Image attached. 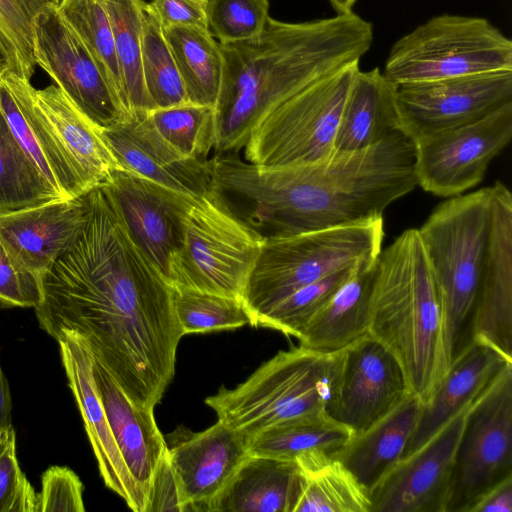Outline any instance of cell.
I'll use <instances>...</instances> for the list:
<instances>
[{
    "label": "cell",
    "mask_w": 512,
    "mask_h": 512,
    "mask_svg": "<svg viewBox=\"0 0 512 512\" xmlns=\"http://www.w3.org/2000/svg\"><path fill=\"white\" fill-rule=\"evenodd\" d=\"M89 194L87 223L41 278L36 317L56 340L81 337L136 404L154 409L183 336L174 289L131 237L106 184Z\"/></svg>",
    "instance_id": "6da1fadb"
},
{
    "label": "cell",
    "mask_w": 512,
    "mask_h": 512,
    "mask_svg": "<svg viewBox=\"0 0 512 512\" xmlns=\"http://www.w3.org/2000/svg\"><path fill=\"white\" fill-rule=\"evenodd\" d=\"M415 146L397 131L363 150L310 164L261 168L236 153L209 159L210 190L260 239L286 237L383 218L417 185Z\"/></svg>",
    "instance_id": "7a4b0ae2"
},
{
    "label": "cell",
    "mask_w": 512,
    "mask_h": 512,
    "mask_svg": "<svg viewBox=\"0 0 512 512\" xmlns=\"http://www.w3.org/2000/svg\"><path fill=\"white\" fill-rule=\"evenodd\" d=\"M373 26L358 14L305 22L269 18L251 40L220 44L223 69L215 109L216 154L244 148L271 110L369 51Z\"/></svg>",
    "instance_id": "3957f363"
},
{
    "label": "cell",
    "mask_w": 512,
    "mask_h": 512,
    "mask_svg": "<svg viewBox=\"0 0 512 512\" xmlns=\"http://www.w3.org/2000/svg\"><path fill=\"white\" fill-rule=\"evenodd\" d=\"M367 334L394 356L409 392L425 402L455 348L443 294L416 228L405 230L377 257Z\"/></svg>",
    "instance_id": "277c9868"
},
{
    "label": "cell",
    "mask_w": 512,
    "mask_h": 512,
    "mask_svg": "<svg viewBox=\"0 0 512 512\" xmlns=\"http://www.w3.org/2000/svg\"><path fill=\"white\" fill-rule=\"evenodd\" d=\"M344 349L321 352L299 345L280 351L234 389L222 387L205 403L218 420L249 437L305 416L328 414Z\"/></svg>",
    "instance_id": "5b68a950"
},
{
    "label": "cell",
    "mask_w": 512,
    "mask_h": 512,
    "mask_svg": "<svg viewBox=\"0 0 512 512\" xmlns=\"http://www.w3.org/2000/svg\"><path fill=\"white\" fill-rule=\"evenodd\" d=\"M384 235L381 218L263 240L242 296L251 325L300 287L376 258Z\"/></svg>",
    "instance_id": "8992f818"
},
{
    "label": "cell",
    "mask_w": 512,
    "mask_h": 512,
    "mask_svg": "<svg viewBox=\"0 0 512 512\" xmlns=\"http://www.w3.org/2000/svg\"><path fill=\"white\" fill-rule=\"evenodd\" d=\"M492 187L440 203L418 228L442 291L455 352L471 319L488 244Z\"/></svg>",
    "instance_id": "52a82bcc"
},
{
    "label": "cell",
    "mask_w": 512,
    "mask_h": 512,
    "mask_svg": "<svg viewBox=\"0 0 512 512\" xmlns=\"http://www.w3.org/2000/svg\"><path fill=\"white\" fill-rule=\"evenodd\" d=\"M512 71V41L489 20L434 16L391 47L383 74L395 86Z\"/></svg>",
    "instance_id": "ba28073f"
},
{
    "label": "cell",
    "mask_w": 512,
    "mask_h": 512,
    "mask_svg": "<svg viewBox=\"0 0 512 512\" xmlns=\"http://www.w3.org/2000/svg\"><path fill=\"white\" fill-rule=\"evenodd\" d=\"M359 69V62L351 63L271 110L254 127L244 146L246 161L261 168H283L330 156Z\"/></svg>",
    "instance_id": "9c48e42d"
},
{
    "label": "cell",
    "mask_w": 512,
    "mask_h": 512,
    "mask_svg": "<svg viewBox=\"0 0 512 512\" xmlns=\"http://www.w3.org/2000/svg\"><path fill=\"white\" fill-rule=\"evenodd\" d=\"M262 242L209 189L186 217L167 281L173 287L242 298Z\"/></svg>",
    "instance_id": "30bf717a"
},
{
    "label": "cell",
    "mask_w": 512,
    "mask_h": 512,
    "mask_svg": "<svg viewBox=\"0 0 512 512\" xmlns=\"http://www.w3.org/2000/svg\"><path fill=\"white\" fill-rule=\"evenodd\" d=\"M512 476V363L477 398L463 432L446 512H465L483 491Z\"/></svg>",
    "instance_id": "8fae6325"
},
{
    "label": "cell",
    "mask_w": 512,
    "mask_h": 512,
    "mask_svg": "<svg viewBox=\"0 0 512 512\" xmlns=\"http://www.w3.org/2000/svg\"><path fill=\"white\" fill-rule=\"evenodd\" d=\"M33 53L36 65L97 128H111L130 116L56 3L46 1L35 16Z\"/></svg>",
    "instance_id": "7c38bea8"
},
{
    "label": "cell",
    "mask_w": 512,
    "mask_h": 512,
    "mask_svg": "<svg viewBox=\"0 0 512 512\" xmlns=\"http://www.w3.org/2000/svg\"><path fill=\"white\" fill-rule=\"evenodd\" d=\"M512 138V102L474 122L414 143L415 176L423 190L452 197L482 181L491 161Z\"/></svg>",
    "instance_id": "4fadbf2b"
},
{
    "label": "cell",
    "mask_w": 512,
    "mask_h": 512,
    "mask_svg": "<svg viewBox=\"0 0 512 512\" xmlns=\"http://www.w3.org/2000/svg\"><path fill=\"white\" fill-rule=\"evenodd\" d=\"M400 130L413 142L479 120L512 102V71L396 86Z\"/></svg>",
    "instance_id": "5bb4252c"
},
{
    "label": "cell",
    "mask_w": 512,
    "mask_h": 512,
    "mask_svg": "<svg viewBox=\"0 0 512 512\" xmlns=\"http://www.w3.org/2000/svg\"><path fill=\"white\" fill-rule=\"evenodd\" d=\"M476 400L384 474L370 491L371 512H446L458 447Z\"/></svg>",
    "instance_id": "9a60e30c"
},
{
    "label": "cell",
    "mask_w": 512,
    "mask_h": 512,
    "mask_svg": "<svg viewBox=\"0 0 512 512\" xmlns=\"http://www.w3.org/2000/svg\"><path fill=\"white\" fill-rule=\"evenodd\" d=\"M138 247L167 280L179 249L186 217L199 197L177 191L123 169L104 181Z\"/></svg>",
    "instance_id": "2e32d148"
},
{
    "label": "cell",
    "mask_w": 512,
    "mask_h": 512,
    "mask_svg": "<svg viewBox=\"0 0 512 512\" xmlns=\"http://www.w3.org/2000/svg\"><path fill=\"white\" fill-rule=\"evenodd\" d=\"M409 393L394 356L367 334L344 348L341 373L328 415L358 434Z\"/></svg>",
    "instance_id": "e0dca14e"
},
{
    "label": "cell",
    "mask_w": 512,
    "mask_h": 512,
    "mask_svg": "<svg viewBox=\"0 0 512 512\" xmlns=\"http://www.w3.org/2000/svg\"><path fill=\"white\" fill-rule=\"evenodd\" d=\"M490 230L476 302L471 338L512 358V194L492 186Z\"/></svg>",
    "instance_id": "ac0fdd59"
},
{
    "label": "cell",
    "mask_w": 512,
    "mask_h": 512,
    "mask_svg": "<svg viewBox=\"0 0 512 512\" xmlns=\"http://www.w3.org/2000/svg\"><path fill=\"white\" fill-rule=\"evenodd\" d=\"M166 441L183 511H203L247 457L249 436L218 420L201 432L175 431Z\"/></svg>",
    "instance_id": "d6986e66"
},
{
    "label": "cell",
    "mask_w": 512,
    "mask_h": 512,
    "mask_svg": "<svg viewBox=\"0 0 512 512\" xmlns=\"http://www.w3.org/2000/svg\"><path fill=\"white\" fill-rule=\"evenodd\" d=\"M91 210L89 191L69 199L0 214V241L14 261L41 283L76 241Z\"/></svg>",
    "instance_id": "ffe728a7"
},
{
    "label": "cell",
    "mask_w": 512,
    "mask_h": 512,
    "mask_svg": "<svg viewBox=\"0 0 512 512\" xmlns=\"http://www.w3.org/2000/svg\"><path fill=\"white\" fill-rule=\"evenodd\" d=\"M68 385L75 398L105 485L134 512H146L147 499L130 475L117 447L92 373L91 353L77 334L57 339Z\"/></svg>",
    "instance_id": "44dd1931"
},
{
    "label": "cell",
    "mask_w": 512,
    "mask_h": 512,
    "mask_svg": "<svg viewBox=\"0 0 512 512\" xmlns=\"http://www.w3.org/2000/svg\"><path fill=\"white\" fill-rule=\"evenodd\" d=\"M146 113L130 114L123 122L100 129L120 169L194 197L207 193L209 160L179 157L159 137Z\"/></svg>",
    "instance_id": "7402d4cb"
},
{
    "label": "cell",
    "mask_w": 512,
    "mask_h": 512,
    "mask_svg": "<svg viewBox=\"0 0 512 512\" xmlns=\"http://www.w3.org/2000/svg\"><path fill=\"white\" fill-rule=\"evenodd\" d=\"M91 357L93 378L113 437L130 475L148 503L155 471L167 450L154 409L136 404L105 364L92 353Z\"/></svg>",
    "instance_id": "603a6c76"
},
{
    "label": "cell",
    "mask_w": 512,
    "mask_h": 512,
    "mask_svg": "<svg viewBox=\"0 0 512 512\" xmlns=\"http://www.w3.org/2000/svg\"><path fill=\"white\" fill-rule=\"evenodd\" d=\"M29 80L5 71L0 76V110L23 150L65 198L87 192L57 144L34 98Z\"/></svg>",
    "instance_id": "cb8c5ba5"
},
{
    "label": "cell",
    "mask_w": 512,
    "mask_h": 512,
    "mask_svg": "<svg viewBox=\"0 0 512 512\" xmlns=\"http://www.w3.org/2000/svg\"><path fill=\"white\" fill-rule=\"evenodd\" d=\"M509 363H512V358L495 347L470 338L456 351L447 371L423 402L407 454L425 443L463 407L478 398Z\"/></svg>",
    "instance_id": "d4e9b609"
},
{
    "label": "cell",
    "mask_w": 512,
    "mask_h": 512,
    "mask_svg": "<svg viewBox=\"0 0 512 512\" xmlns=\"http://www.w3.org/2000/svg\"><path fill=\"white\" fill-rule=\"evenodd\" d=\"M36 104L57 144L84 188L89 191L120 169L100 129L57 86L35 89Z\"/></svg>",
    "instance_id": "484cf974"
},
{
    "label": "cell",
    "mask_w": 512,
    "mask_h": 512,
    "mask_svg": "<svg viewBox=\"0 0 512 512\" xmlns=\"http://www.w3.org/2000/svg\"><path fill=\"white\" fill-rule=\"evenodd\" d=\"M423 402L409 393L391 411L331 455L368 489L406 454L415 434Z\"/></svg>",
    "instance_id": "4316f807"
},
{
    "label": "cell",
    "mask_w": 512,
    "mask_h": 512,
    "mask_svg": "<svg viewBox=\"0 0 512 512\" xmlns=\"http://www.w3.org/2000/svg\"><path fill=\"white\" fill-rule=\"evenodd\" d=\"M299 489L300 474L294 461L248 454L203 511L293 512Z\"/></svg>",
    "instance_id": "83f0119b"
},
{
    "label": "cell",
    "mask_w": 512,
    "mask_h": 512,
    "mask_svg": "<svg viewBox=\"0 0 512 512\" xmlns=\"http://www.w3.org/2000/svg\"><path fill=\"white\" fill-rule=\"evenodd\" d=\"M377 257L355 265L349 277L306 323L297 337L301 346L334 352L367 335Z\"/></svg>",
    "instance_id": "f1b7e54d"
},
{
    "label": "cell",
    "mask_w": 512,
    "mask_h": 512,
    "mask_svg": "<svg viewBox=\"0 0 512 512\" xmlns=\"http://www.w3.org/2000/svg\"><path fill=\"white\" fill-rule=\"evenodd\" d=\"M397 131L401 130L396 86L378 67L359 69L342 111L335 151L363 150Z\"/></svg>",
    "instance_id": "f546056e"
},
{
    "label": "cell",
    "mask_w": 512,
    "mask_h": 512,
    "mask_svg": "<svg viewBox=\"0 0 512 512\" xmlns=\"http://www.w3.org/2000/svg\"><path fill=\"white\" fill-rule=\"evenodd\" d=\"M294 462L300 489L293 512H371L368 489L335 456L315 449Z\"/></svg>",
    "instance_id": "4dcf8cb0"
},
{
    "label": "cell",
    "mask_w": 512,
    "mask_h": 512,
    "mask_svg": "<svg viewBox=\"0 0 512 512\" xmlns=\"http://www.w3.org/2000/svg\"><path fill=\"white\" fill-rule=\"evenodd\" d=\"M188 102L215 107L222 78L220 44L208 29L175 26L163 29Z\"/></svg>",
    "instance_id": "1f68e13d"
},
{
    "label": "cell",
    "mask_w": 512,
    "mask_h": 512,
    "mask_svg": "<svg viewBox=\"0 0 512 512\" xmlns=\"http://www.w3.org/2000/svg\"><path fill=\"white\" fill-rule=\"evenodd\" d=\"M353 435L349 428L326 413L305 416L249 437L248 453L294 461L301 454L315 449L332 454Z\"/></svg>",
    "instance_id": "d6a6232c"
},
{
    "label": "cell",
    "mask_w": 512,
    "mask_h": 512,
    "mask_svg": "<svg viewBox=\"0 0 512 512\" xmlns=\"http://www.w3.org/2000/svg\"><path fill=\"white\" fill-rule=\"evenodd\" d=\"M107 11L119 67L123 101L130 114L154 109L141 68L143 0H102Z\"/></svg>",
    "instance_id": "836d02e7"
},
{
    "label": "cell",
    "mask_w": 512,
    "mask_h": 512,
    "mask_svg": "<svg viewBox=\"0 0 512 512\" xmlns=\"http://www.w3.org/2000/svg\"><path fill=\"white\" fill-rule=\"evenodd\" d=\"M67 199L39 171L0 110V214Z\"/></svg>",
    "instance_id": "e575fe53"
},
{
    "label": "cell",
    "mask_w": 512,
    "mask_h": 512,
    "mask_svg": "<svg viewBox=\"0 0 512 512\" xmlns=\"http://www.w3.org/2000/svg\"><path fill=\"white\" fill-rule=\"evenodd\" d=\"M146 115L159 137L179 157L207 160V155L214 149V107L188 102L156 108Z\"/></svg>",
    "instance_id": "d590c367"
},
{
    "label": "cell",
    "mask_w": 512,
    "mask_h": 512,
    "mask_svg": "<svg viewBox=\"0 0 512 512\" xmlns=\"http://www.w3.org/2000/svg\"><path fill=\"white\" fill-rule=\"evenodd\" d=\"M141 68L146 93L154 109L188 103L163 28L146 2L142 19Z\"/></svg>",
    "instance_id": "8d00e7d4"
},
{
    "label": "cell",
    "mask_w": 512,
    "mask_h": 512,
    "mask_svg": "<svg viewBox=\"0 0 512 512\" xmlns=\"http://www.w3.org/2000/svg\"><path fill=\"white\" fill-rule=\"evenodd\" d=\"M57 7L124 105L111 24L102 0H60Z\"/></svg>",
    "instance_id": "74e56055"
},
{
    "label": "cell",
    "mask_w": 512,
    "mask_h": 512,
    "mask_svg": "<svg viewBox=\"0 0 512 512\" xmlns=\"http://www.w3.org/2000/svg\"><path fill=\"white\" fill-rule=\"evenodd\" d=\"M174 309L182 335L233 330L252 324L242 298L173 287Z\"/></svg>",
    "instance_id": "f35d334b"
},
{
    "label": "cell",
    "mask_w": 512,
    "mask_h": 512,
    "mask_svg": "<svg viewBox=\"0 0 512 512\" xmlns=\"http://www.w3.org/2000/svg\"><path fill=\"white\" fill-rule=\"evenodd\" d=\"M355 265L295 290L259 317L255 326L275 329L297 338L309 319L349 277Z\"/></svg>",
    "instance_id": "ab89813d"
},
{
    "label": "cell",
    "mask_w": 512,
    "mask_h": 512,
    "mask_svg": "<svg viewBox=\"0 0 512 512\" xmlns=\"http://www.w3.org/2000/svg\"><path fill=\"white\" fill-rule=\"evenodd\" d=\"M47 0H0V53L7 71L31 80L35 71L33 27Z\"/></svg>",
    "instance_id": "60d3db41"
},
{
    "label": "cell",
    "mask_w": 512,
    "mask_h": 512,
    "mask_svg": "<svg viewBox=\"0 0 512 512\" xmlns=\"http://www.w3.org/2000/svg\"><path fill=\"white\" fill-rule=\"evenodd\" d=\"M207 27L220 44L259 36L269 16L268 0H206Z\"/></svg>",
    "instance_id": "b9f144b4"
},
{
    "label": "cell",
    "mask_w": 512,
    "mask_h": 512,
    "mask_svg": "<svg viewBox=\"0 0 512 512\" xmlns=\"http://www.w3.org/2000/svg\"><path fill=\"white\" fill-rule=\"evenodd\" d=\"M0 512H38V494L20 468L12 425L0 433Z\"/></svg>",
    "instance_id": "7bdbcfd3"
},
{
    "label": "cell",
    "mask_w": 512,
    "mask_h": 512,
    "mask_svg": "<svg viewBox=\"0 0 512 512\" xmlns=\"http://www.w3.org/2000/svg\"><path fill=\"white\" fill-rule=\"evenodd\" d=\"M83 484L69 468L52 466L41 478L38 512H83Z\"/></svg>",
    "instance_id": "ee69618b"
},
{
    "label": "cell",
    "mask_w": 512,
    "mask_h": 512,
    "mask_svg": "<svg viewBox=\"0 0 512 512\" xmlns=\"http://www.w3.org/2000/svg\"><path fill=\"white\" fill-rule=\"evenodd\" d=\"M41 298L40 281L21 268L0 241V306L35 308Z\"/></svg>",
    "instance_id": "f6af8a7d"
},
{
    "label": "cell",
    "mask_w": 512,
    "mask_h": 512,
    "mask_svg": "<svg viewBox=\"0 0 512 512\" xmlns=\"http://www.w3.org/2000/svg\"><path fill=\"white\" fill-rule=\"evenodd\" d=\"M206 0H151L147 3L163 29L175 26L207 27Z\"/></svg>",
    "instance_id": "bcb514c9"
},
{
    "label": "cell",
    "mask_w": 512,
    "mask_h": 512,
    "mask_svg": "<svg viewBox=\"0 0 512 512\" xmlns=\"http://www.w3.org/2000/svg\"><path fill=\"white\" fill-rule=\"evenodd\" d=\"M153 511L183 512L177 482L167 457V450L155 471L148 494L146 512Z\"/></svg>",
    "instance_id": "7dc6e473"
},
{
    "label": "cell",
    "mask_w": 512,
    "mask_h": 512,
    "mask_svg": "<svg viewBox=\"0 0 512 512\" xmlns=\"http://www.w3.org/2000/svg\"><path fill=\"white\" fill-rule=\"evenodd\" d=\"M465 512H512V476L483 491Z\"/></svg>",
    "instance_id": "c3c4849f"
},
{
    "label": "cell",
    "mask_w": 512,
    "mask_h": 512,
    "mask_svg": "<svg viewBox=\"0 0 512 512\" xmlns=\"http://www.w3.org/2000/svg\"><path fill=\"white\" fill-rule=\"evenodd\" d=\"M12 401L8 380L3 372L0 362V433L11 421Z\"/></svg>",
    "instance_id": "681fc988"
},
{
    "label": "cell",
    "mask_w": 512,
    "mask_h": 512,
    "mask_svg": "<svg viewBox=\"0 0 512 512\" xmlns=\"http://www.w3.org/2000/svg\"><path fill=\"white\" fill-rule=\"evenodd\" d=\"M337 14H347L353 12V7L357 0H328Z\"/></svg>",
    "instance_id": "f907efd6"
},
{
    "label": "cell",
    "mask_w": 512,
    "mask_h": 512,
    "mask_svg": "<svg viewBox=\"0 0 512 512\" xmlns=\"http://www.w3.org/2000/svg\"><path fill=\"white\" fill-rule=\"evenodd\" d=\"M7 71V65H6V62L3 58V56L1 55L0 53V76L5 72Z\"/></svg>",
    "instance_id": "816d5d0a"
},
{
    "label": "cell",
    "mask_w": 512,
    "mask_h": 512,
    "mask_svg": "<svg viewBox=\"0 0 512 512\" xmlns=\"http://www.w3.org/2000/svg\"><path fill=\"white\" fill-rule=\"evenodd\" d=\"M47 1H50V2H53V3H58L60 0H47Z\"/></svg>",
    "instance_id": "f5cc1de1"
}]
</instances>
